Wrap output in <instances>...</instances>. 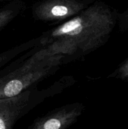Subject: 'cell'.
Instances as JSON below:
<instances>
[{"label":"cell","instance_id":"6da1fadb","mask_svg":"<svg viewBox=\"0 0 128 129\" xmlns=\"http://www.w3.org/2000/svg\"><path fill=\"white\" fill-rule=\"evenodd\" d=\"M117 17L109 5L95 0L77 16L44 32L40 44L49 55H65L72 62L105 45Z\"/></svg>","mask_w":128,"mask_h":129},{"label":"cell","instance_id":"7a4b0ae2","mask_svg":"<svg viewBox=\"0 0 128 129\" xmlns=\"http://www.w3.org/2000/svg\"><path fill=\"white\" fill-rule=\"evenodd\" d=\"M31 55L18 68L0 79V98L14 96L33 88L39 82L55 74L63 64L70 62L63 55H53L41 60Z\"/></svg>","mask_w":128,"mask_h":129},{"label":"cell","instance_id":"3957f363","mask_svg":"<svg viewBox=\"0 0 128 129\" xmlns=\"http://www.w3.org/2000/svg\"><path fill=\"white\" fill-rule=\"evenodd\" d=\"M65 89V83L58 79L45 89L33 88L14 96L0 98V129L12 128L18 120L35 107Z\"/></svg>","mask_w":128,"mask_h":129},{"label":"cell","instance_id":"277c9868","mask_svg":"<svg viewBox=\"0 0 128 129\" xmlns=\"http://www.w3.org/2000/svg\"><path fill=\"white\" fill-rule=\"evenodd\" d=\"M95 0H39L33 5L31 14L44 22H65L90 6Z\"/></svg>","mask_w":128,"mask_h":129},{"label":"cell","instance_id":"5b68a950","mask_svg":"<svg viewBox=\"0 0 128 129\" xmlns=\"http://www.w3.org/2000/svg\"><path fill=\"white\" fill-rule=\"evenodd\" d=\"M85 108L80 102L67 104L38 117L29 129H66L77 121Z\"/></svg>","mask_w":128,"mask_h":129},{"label":"cell","instance_id":"8992f818","mask_svg":"<svg viewBox=\"0 0 128 129\" xmlns=\"http://www.w3.org/2000/svg\"><path fill=\"white\" fill-rule=\"evenodd\" d=\"M37 45H40L39 37L0 53V68L20 54H23Z\"/></svg>","mask_w":128,"mask_h":129},{"label":"cell","instance_id":"52a82bcc","mask_svg":"<svg viewBox=\"0 0 128 129\" xmlns=\"http://www.w3.org/2000/svg\"><path fill=\"white\" fill-rule=\"evenodd\" d=\"M26 8L22 0H15L0 11V30L15 19Z\"/></svg>","mask_w":128,"mask_h":129},{"label":"cell","instance_id":"ba28073f","mask_svg":"<svg viewBox=\"0 0 128 129\" xmlns=\"http://www.w3.org/2000/svg\"><path fill=\"white\" fill-rule=\"evenodd\" d=\"M108 78H115L121 79H128V59L124 62L114 73Z\"/></svg>","mask_w":128,"mask_h":129},{"label":"cell","instance_id":"9c48e42d","mask_svg":"<svg viewBox=\"0 0 128 129\" xmlns=\"http://www.w3.org/2000/svg\"><path fill=\"white\" fill-rule=\"evenodd\" d=\"M117 20L119 21L120 28H124L128 22V10L124 13L118 14Z\"/></svg>","mask_w":128,"mask_h":129}]
</instances>
